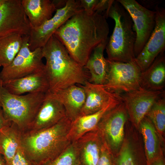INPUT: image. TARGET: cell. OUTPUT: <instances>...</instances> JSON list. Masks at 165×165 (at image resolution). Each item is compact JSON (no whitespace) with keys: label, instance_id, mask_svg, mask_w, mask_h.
Masks as SVG:
<instances>
[{"label":"cell","instance_id":"f1b7e54d","mask_svg":"<svg viewBox=\"0 0 165 165\" xmlns=\"http://www.w3.org/2000/svg\"><path fill=\"white\" fill-rule=\"evenodd\" d=\"M112 157L111 152L103 143L97 165H113Z\"/></svg>","mask_w":165,"mask_h":165},{"label":"cell","instance_id":"4316f807","mask_svg":"<svg viewBox=\"0 0 165 165\" xmlns=\"http://www.w3.org/2000/svg\"><path fill=\"white\" fill-rule=\"evenodd\" d=\"M146 116L151 121L160 136L164 140L165 130L164 94L154 104Z\"/></svg>","mask_w":165,"mask_h":165},{"label":"cell","instance_id":"277c9868","mask_svg":"<svg viewBox=\"0 0 165 165\" xmlns=\"http://www.w3.org/2000/svg\"><path fill=\"white\" fill-rule=\"evenodd\" d=\"M104 15L106 18L110 17L115 22L113 32L105 47L107 59L123 63L134 61L136 34L129 14L117 0H110Z\"/></svg>","mask_w":165,"mask_h":165},{"label":"cell","instance_id":"9c48e42d","mask_svg":"<svg viewBox=\"0 0 165 165\" xmlns=\"http://www.w3.org/2000/svg\"><path fill=\"white\" fill-rule=\"evenodd\" d=\"M107 60L108 74L105 82L103 85L105 89L119 94L120 92L127 93L141 87L142 72L134 61L123 63Z\"/></svg>","mask_w":165,"mask_h":165},{"label":"cell","instance_id":"5b68a950","mask_svg":"<svg viewBox=\"0 0 165 165\" xmlns=\"http://www.w3.org/2000/svg\"><path fill=\"white\" fill-rule=\"evenodd\" d=\"M46 93L37 92L15 95L8 92L0 79V105L7 121L15 124L23 134L34 119Z\"/></svg>","mask_w":165,"mask_h":165},{"label":"cell","instance_id":"f546056e","mask_svg":"<svg viewBox=\"0 0 165 165\" xmlns=\"http://www.w3.org/2000/svg\"><path fill=\"white\" fill-rule=\"evenodd\" d=\"M10 165H32L20 146L13 157Z\"/></svg>","mask_w":165,"mask_h":165},{"label":"cell","instance_id":"2e32d148","mask_svg":"<svg viewBox=\"0 0 165 165\" xmlns=\"http://www.w3.org/2000/svg\"><path fill=\"white\" fill-rule=\"evenodd\" d=\"M2 83L8 92L15 95H22L26 93H46L49 89L45 69L21 78L2 82Z\"/></svg>","mask_w":165,"mask_h":165},{"label":"cell","instance_id":"7c38bea8","mask_svg":"<svg viewBox=\"0 0 165 165\" xmlns=\"http://www.w3.org/2000/svg\"><path fill=\"white\" fill-rule=\"evenodd\" d=\"M154 28L147 42L134 61L142 72L148 68L165 49V10L158 6Z\"/></svg>","mask_w":165,"mask_h":165},{"label":"cell","instance_id":"d6986e66","mask_svg":"<svg viewBox=\"0 0 165 165\" xmlns=\"http://www.w3.org/2000/svg\"><path fill=\"white\" fill-rule=\"evenodd\" d=\"M82 86L85 93L86 99L80 116L97 112L111 101L120 96L119 94L106 90L103 85L93 83L88 81Z\"/></svg>","mask_w":165,"mask_h":165},{"label":"cell","instance_id":"44dd1931","mask_svg":"<svg viewBox=\"0 0 165 165\" xmlns=\"http://www.w3.org/2000/svg\"><path fill=\"white\" fill-rule=\"evenodd\" d=\"M76 142L79 165H97L103 143L97 130L87 133Z\"/></svg>","mask_w":165,"mask_h":165},{"label":"cell","instance_id":"603a6c76","mask_svg":"<svg viewBox=\"0 0 165 165\" xmlns=\"http://www.w3.org/2000/svg\"><path fill=\"white\" fill-rule=\"evenodd\" d=\"M107 41L102 42L94 49L84 66L90 73L88 81L90 82L100 85L105 82L108 63L107 59L104 57V52Z\"/></svg>","mask_w":165,"mask_h":165},{"label":"cell","instance_id":"ba28073f","mask_svg":"<svg viewBox=\"0 0 165 165\" xmlns=\"http://www.w3.org/2000/svg\"><path fill=\"white\" fill-rule=\"evenodd\" d=\"M83 10L80 0H68L64 6L57 9L54 15L40 26L31 28L29 47L33 51L41 48L56 31L72 16Z\"/></svg>","mask_w":165,"mask_h":165},{"label":"cell","instance_id":"8fae6325","mask_svg":"<svg viewBox=\"0 0 165 165\" xmlns=\"http://www.w3.org/2000/svg\"><path fill=\"white\" fill-rule=\"evenodd\" d=\"M164 93L163 90H150L140 87L120 94L130 122L137 129H138L141 121Z\"/></svg>","mask_w":165,"mask_h":165},{"label":"cell","instance_id":"4dcf8cb0","mask_svg":"<svg viewBox=\"0 0 165 165\" xmlns=\"http://www.w3.org/2000/svg\"><path fill=\"white\" fill-rule=\"evenodd\" d=\"M80 7L86 13L91 14L94 13V9L98 0H80Z\"/></svg>","mask_w":165,"mask_h":165},{"label":"cell","instance_id":"cb8c5ba5","mask_svg":"<svg viewBox=\"0 0 165 165\" xmlns=\"http://www.w3.org/2000/svg\"><path fill=\"white\" fill-rule=\"evenodd\" d=\"M164 53L160 54L148 68L141 72L140 79L141 87L150 90H163L165 82Z\"/></svg>","mask_w":165,"mask_h":165},{"label":"cell","instance_id":"ffe728a7","mask_svg":"<svg viewBox=\"0 0 165 165\" xmlns=\"http://www.w3.org/2000/svg\"><path fill=\"white\" fill-rule=\"evenodd\" d=\"M138 130L141 136L147 165L163 156L162 144L164 141L152 123L146 116L140 123Z\"/></svg>","mask_w":165,"mask_h":165},{"label":"cell","instance_id":"7402d4cb","mask_svg":"<svg viewBox=\"0 0 165 165\" xmlns=\"http://www.w3.org/2000/svg\"><path fill=\"white\" fill-rule=\"evenodd\" d=\"M31 28L38 27L51 18L57 9L54 0H22Z\"/></svg>","mask_w":165,"mask_h":165},{"label":"cell","instance_id":"8992f818","mask_svg":"<svg viewBox=\"0 0 165 165\" xmlns=\"http://www.w3.org/2000/svg\"><path fill=\"white\" fill-rule=\"evenodd\" d=\"M128 118L123 102L106 112L98 124L97 130L112 156L118 152L123 142Z\"/></svg>","mask_w":165,"mask_h":165},{"label":"cell","instance_id":"d4e9b609","mask_svg":"<svg viewBox=\"0 0 165 165\" xmlns=\"http://www.w3.org/2000/svg\"><path fill=\"white\" fill-rule=\"evenodd\" d=\"M23 133L14 123L11 122L0 131V153L8 165L21 146Z\"/></svg>","mask_w":165,"mask_h":165},{"label":"cell","instance_id":"836d02e7","mask_svg":"<svg viewBox=\"0 0 165 165\" xmlns=\"http://www.w3.org/2000/svg\"><path fill=\"white\" fill-rule=\"evenodd\" d=\"M149 165H165L163 156L155 160Z\"/></svg>","mask_w":165,"mask_h":165},{"label":"cell","instance_id":"d590c367","mask_svg":"<svg viewBox=\"0 0 165 165\" xmlns=\"http://www.w3.org/2000/svg\"><path fill=\"white\" fill-rule=\"evenodd\" d=\"M2 0H0V3L2 1Z\"/></svg>","mask_w":165,"mask_h":165},{"label":"cell","instance_id":"1f68e13d","mask_svg":"<svg viewBox=\"0 0 165 165\" xmlns=\"http://www.w3.org/2000/svg\"><path fill=\"white\" fill-rule=\"evenodd\" d=\"M109 1L110 0H98L94 12L104 14L108 7Z\"/></svg>","mask_w":165,"mask_h":165},{"label":"cell","instance_id":"30bf717a","mask_svg":"<svg viewBox=\"0 0 165 165\" xmlns=\"http://www.w3.org/2000/svg\"><path fill=\"white\" fill-rule=\"evenodd\" d=\"M130 15L136 34L134 52L135 57L141 52L155 26V11L143 6L135 0H117Z\"/></svg>","mask_w":165,"mask_h":165},{"label":"cell","instance_id":"484cf974","mask_svg":"<svg viewBox=\"0 0 165 165\" xmlns=\"http://www.w3.org/2000/svg\"><path fill=\"white\" fill-rule=\"evenodd\" d=\"M27 36L14 32L0 37V67L4 68L11 63Z\"/></svg>","mask_w":165,"mask_h":165},{"label":"cell","instance_id":"5bb4252c","mask_svg":"<svg viewBox=\"0 0 165 165\" xmlns=\"http://www.w3.org/2000/svg\"><path fill=\"white\" fill-rule=\"evenodd\" d=\"M31 27L20 0H2L0 3V37L16 32L29 36Z\"/></svg>","mask_w":165,"mask_h":165},{"label":"cell","instance_id":"e575fe53","mask_svg":"<svg viewBox=\"0 0 165 165\" xmlns=\"http://www.w3.org/2000/svg\"><path fill=\"white\" fill-rule=\"evenodd\" d=\"M0 165H8L4 157L0 153Z\"/></svg>","mask_w":165,"mask_h":165},{"label":"cell","instance_id":"e0dca14e","mask_svg":"<svg viewBox=\"0 0 165 165\" xmlns=\"http://www.w3.org/2000/svg\"><path fill=\"white\" fill-rule=\"evenodd\" d=\"M123 102L120 96L111 101L97 112L78 117L71 122L68 135V139L71 142H74L87 133L97 130L98 124L105 114Z\"/></svg>","mask_w":165,"mask_h":165},{"label":"cell","instance_id":"52a82bcc","mask_svg":"<svg viewBox=\"0 0 165 165\" xmlns=\"http://www.w3.org/2000/svg\"><path fill=\"white\" fill-rule=\"evenodd\" d=\"M29 36L26 38L15 58L9 65L2 68L0 72L2 82L21 78L43 71L45 64L42 48L31 51L29 47Z\"/></svg>","mask_w":165,"mask_h":165},{"label":"cell","instance_id":"9a60e30c","mask_svg":"<svg viewBox=\"0 0 165 165\" xmlns=\"http://www.w3.org/2000/svg\"><path fill=\"white\" fill-rule=\"evenodd\" d=\"M65 116L62 104L47 92L34 119L23 134L33 133L51 127Z\"/></svg>","mask_w":165,"mask_h":165},{"label":"cell","instance_id":"4fadbf2b","mask_svg":"<svg viewBox=\"0 0 165 165\" xmlns=\"http://www.w3.org/2000/svg\"><path fill=\"white\" fill-rule=\"evenodd\" d=\"M112 156L113 165H147L141 134L130 123H126L123 142Z\"/></svg>","mask_w":165,"mask_h":165},{"label":"cell","instance_id":"7a4b0ae2","mask_svg":"<svg viewBox=\"0 0 165 165\" xmlns=\"http://www.w3.org/2000/svg\"><path fill=\"white\" fill-rule=\"evenodd\" d=\"M42 48L46 60L45 71L49 85L48 91L83 85L88 77L84 67L70 56L64 46L53 35Z\"/></svg>","mask_w":165,"mask_h":165},{"label":"cell","instance_id":"83f0119b","mask_svg":"<svg viewBox=\"0 0 165 165\" xmlns=\"http://www.w3.org/2000/svg\"><path fill=\"white\" fill-rule=\"evenodd\" d=\"M41 165H79L76 141L72 142L55 159Z\"/></svg>","mask_w":165,"mask_h":165},{"label":"cell","instance_id":"d6a6232c","mask_svg":"<svg viewBox=\"0 0 165 165\" xmlns=\"http://www.w3.org/2000/svg\"><path fill=\"white\" fill-rule=\"evenodd\" d=\"M10 123L5 118L2 108L0 105V131Z\"/></svg>","mask_w":165,"mask_h":165},{"label":"cell","instance_id":"ac0fdd59","mask_svg":"<svg viewBox=\"0 0 165 165\" xmlns=\"http://www.w3.org/2000/svg\"><path fill=\"white\" fill-rule=\"evenodd\" d=\"M48 92L62 104L66 116L71 122L80 116L86 99L81 85H75L64 89Z\"/></svg>","mask_w":165,"mask_h":165},{"label":"cell","instance_id":"6da1fadb","mask_svg":"<svg viewBox=\"0 0 165 165\" xmlns=\"http://www.w3.org/2000/svg\"><path fill=\"white\" fill-rule=\"evenodd\" d=\"M103 14L82 10L72 16L53 35L71 57L84 67L94 49L108 39L109 27Z\"/></svg>","mask_w":165,"mask_h":165},{"label":"cell","instance_id":"3957f363","mask_svg":"<svg viewBox=\"0 0 165 165\" xmlns=\"http://www.w3.org/2000/svg\"><path fill=\"white\" fill-rule=\"evenodd\" d=\"M71 122L65 116L50 128L23 134L20 146L32 165H41L55 159L72 142L68 135Z\"/></svg>","mask_w":165,"mask_h":165}]
</instances>
